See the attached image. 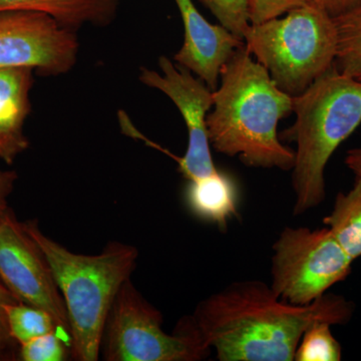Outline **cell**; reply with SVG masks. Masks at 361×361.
<instances>
[{"label":"cell","mask_w":361,"mask_h":361,"mask_svg":"<svg viewBox=\"0 0 361 361\" xmlns=\"http://www.w3.org/2000/svg\"><path fill=\"white\" fill-rule=\"evenodd\" d=\"M355 305L325 293L307 305L275 295L259 280L233 282L200 301L193 316L220 361H293L305 330L315 322L346 325Z\"/></svg>","instance_id":"cell-1"},{"label":"cell","mask_w":361,"mask_h":361,"mask_svg":"<svg viewBox=\"0 0 361 361\" xmlns=\"http://www.w3.org/2000/svg\"><path fill=\"white\" fill-rule=\"evenodd\" d=\"M213 97L207 128L215 151L238 157L247 167L292 170L295 152L280 141L277 126L293 113V97L278 87L245 44L222 68Z\"/></svg>","instance_id":"cell-2"},{"label":"cell","mask_w":361,"mask_h":361,"mask_svg":"<svg viewBox=\"0 0 361 361\" xmlns=\"http://www.w3.org/2000/svg\"><path fill=\"white\" fill-rule=\"evenodd\" d=\"M25 225L44 252L65 300L71 357L97 361L106 318L116 294L135 269L139 251L113 241L97 255L78 254L47 236L37 221L28 220Z\"/></svg>","instance_id":"cell-3"},{"label":"cell","mask_w":361,"mask_h":361,"mask_svg":"<svg viewBox=\"0 0 361 361\" xmlns=\"http://www.w3.org/2000/svg\"><path fill=\"white\" fill-rule=\"evenodd\" d=\"M293 113L295 122L284 135L297 145L292 188L293 215L300 216L325 200L327 163L361 123V82L334 65L293 97Z\"/></svg>","instance_id":"cell-4"},{"label":"cell","mask_w":361,"mask_h":361,"mask_svg":"<svg viewBox=\"0 0 361 361\" xmlns=\"http://www.w3.org/2000/svg\"><path fill=\"white\" fill-rule=\"evenodd\" d=\"M244 44L280 90L296 97L336 63L334 18L318 0L251 25Z\"/></svg>","instance_id":"cell-5"},{"label":"cell","mask_w":361,"mask_h":361,"mask_svg":"<svg viewBox=\"0 0 361 361\" xmlns=\"http://www.w3.org/2000/svg\"><path fill=\"white\" fill-rule=\"evenodd\" d=\"M212 349L193 316H184L173 332L163 329V315L127 280L106 318L101 353L106 361H200Z\"/></svg>","instance_id":"cell-6"},{"label":"cell","mask_w":361,"mask_h":361,"mask_svg":"<svg viewBox=\"0 0 361 361\" xmlns=\"http://www.w3.org/2000/svg\"><path fill=\"white\" fill-rule=\"evenodd\" d=\"M270 287L294 305H307L344 281L353 260L327 227H286L272 245Z\"/></svg>","instance_id":"cell-7"},{"label":"cell","mask_w":361,"mask_h":361,"mask_svg":"<svg viewBox=\"0 0 361 361\" xmlns=\"http://www.w3.org/2000/svg\"><path fill=\"white\" fill-rule=\"evenodd\" d=\"M0 279L20 302L51 313L70 338L65 300L49 260L11 209L0 219Z\"/></svg>","instance_id":"cell-8"},{"label":"cell","mask_w":361,"mask_h":361,"mask_svg":"<svg viewBox=\"0 0 361 361\" xmlns=\"http://www.w3.org/2000/svg\"><path fill=\"white\" fill-rule=\"evenodd\" d=\"M78 51L77 32L51 16L0 11V68H32L40 75L58 77L73 70Z\"/></svg>","instance_id":"cell-9"},{"label":"cell","mask_w":361,"mask_h":361,"mask_svg":"<svg viewBox=\"0 0 361 361\" xmlns=\"http://www.w3.org/2000/svg\"><path fill=\"white\" fill-rule=\"evenodd\" d=\"M160 71L141 68L139 80L147 87L164 92L175 104L188 130V148L176 158L178 170L188 180L206 177L218 171L214 165L207 116L213 108V90L194 73L167 56L159 58Z\"/></svg>","instance_id":"cell-10"},{"label":"cell","mask_w":361,"mask_h":361,"mask_svg":"<svg viewBox=\"0 0 361 361\" xmlns=\"http://www.w3.org/2000/svg\"><path fill=\"white\" fill-rule=\"evenodd\" d=\"M184 25V42L174 56L178 65L191 71L211 90L217 89L222 68L244 42L224 26L212 25L193 0H174Z\"/></svg>","instance_id":"cell-11"},{"label":"cell","mask_w":361,"mask_h":361,"mask_svg":"<svg viewBox=\"0 0 361 361\" xmlns=\"http://www.w3.org/2000/svg\"><path fill=\"white\" fill-rule=\"evenodd\" d=\"M32 68H0V161L11 165L30 147L25 134L32 111Z\"/></svg>","instance_id":"cell-12"},{"label":"cell","mask_w":361,"mask_h":361,"mask_svg":"<svg viewBox=\"0 0 361 361\" xmlns=\"http://www.w3.org/2000/svg\"><path fill=\"white\" fill-rule=\"evenodd\" d=\"M123 0H0V11H25L47 14L77 32L85 25L108 26Z\"/></svg>","instance_id":"cell-13"},{"label":"cell","mask_w":361,"mask_h":361,"mask_svg":"<svg viewBox=\"0 0 361 361\" xmlns=\"http://www.w3.org/2000/svg\"><path fill=\"white\" fill-rule=\"evenodd\" d=\"M186 202L190 210L226 231L228 223L238 215L237 192L227 175L216 171L206 177L188 180Z\"/></svg>","instance_id":"cell-14"},{"label":"cell","mask_w":361,"mask_h":361,"mask_svg":"<svg viewBox=\"0 0 361 361\" xmlns=\"http://www.w3.org/2000/svg\"><path fill=\"white\" fill-rule=\"evenodd\" d=\"M337 243L353 259L361 256V179L355 177L346 193L337 194L334 209L323 219Z\"/></svg>","instance_id":"cell-15"},{"label":"cell","mask_w":361,"mask_h":361,"mask_svg":"<svg viewBox=\"0 0 361 361\" xmlns=\"http://www.w3.org/2000/svg\"><path fill=\"white\" fill-rule=\"evenodd\" d=\"M337 35V70L361 82V6L334 18Z\"/></svg>","instance_id":"cell-16"},{"label":"cell","mask_w":361,"mask_h":361,"mask_svg":"<svg viewBox=\"0 0 361 361\" xmlns=\"http://www.w3.org/2000/svg\"><path fill=\"white\" fill-rule=\"evenodd\" d=\"M6 310L9 332L20 345L56 330L61 331L54 316L40 308L18 301L6 305Z\"/></svg>","instance_id":"cell-17"},{"label":"cell","mask_w":361,"mask_h":361,"mask_svg":"<svg viewBox=\"0 0 361 361\" xmlns=\"http://www.w3.org/2000/svg\"><path fill=\"white\" fill-rule=\"evenodd\" d=\"M331 326L329 323L322 322L311 324L301 337L294 360H341V345L332 334Z\"/></svg>","instance_id":"cell-18"},{"label":"cell","mask_w":361,"mask_h":361,"mask_svg":"<svg viewBox=\"0 0 361 361\" xmlns=\"http://www.w3.org/2000/svg\"><path fill=\"white\" fill-rule=\"evenodd\" d=\"M18 357L23 361H63L71 357V341L56 330L20 344Z\"/></svg>","instance_id":"cell-19"},{"label":"cell","mask_w":361,"mask_h":361,"mask_svg":"<svg viewBox=\"0 0 361 361\" xmlns=\"http://www.w3.org/2000/svg\"><path fill=\"white\" fill-rule=\"evenodd\" d=\"M211 13L217 18L235 37L244 42L250 27V0H201Z\"/></svg>","instance_id":"cell-20"},{"label":"cell","mask_w":361,"mask_h":361,"mask_svg":"<svg viewBox=\"0 0 361 361\" xmlns=\"http://www.w3.org/2000/svg\"><path fill=\"white\" fill-rule=\"evenodd\" d=\"M311 0H250V23L257 25L263 21L283 16L296 7Z\"/></svg>","instance_id":"cell-21"},{"label":"cell","mask_w":361,"mask_h":361,"mask_svg":"<svg viewBox=\"0 0 361 361\" xmlns=\"http://www.w3.org/2000/svg\"><path fill=\"white\" fill-rule=\"evenodd\" d=\"M18 301L0 279V360H14L16 346H20L9 332L6 310V305Z\"/></svg>","instance_id":"cell-22"},{"label":"cell","mask_w":361,"mask_h":361,"mask_svg":"<svg viewBox=\"0 0 361 361\" xmlns=\"http://www.w3.org/2000/svg\"><path fill=\"white\" fill-rule=\"evenodd\" d=\"M16 180V171L0 170V219L9 210L8 198L13 192Z\"/></svg>","instance_id":"cell-23"},{"label":"cell","mask_w":361,"mask_h":361,"mask_svg":"<svg viewBox=\"0 0 361 361\" xmlns=\"http://www.w3.org/2000/svg\"><path fill=\"white\" fill-rule=\"evenodd\" d=\"M332 16H339L361 6V0H318Z\"/></svg>","instance_id":"cell-24"},{"label":"cell","mask_w":361,"mask_h":361,"mask_svg":"<svg viewBox=\"0 0 361 361\" xmlns=\"http://www.w3.org/2000/svg\"><path fill=\"white\" fill-rule=\"evenodd\" d=\"M345 165L355 174V177L361 179V147L348 152Z\"/></svg>","instance_id":"cell-25"}]
</instances>
